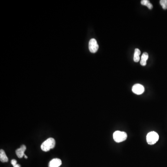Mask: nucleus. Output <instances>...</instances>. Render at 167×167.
<instances>
[{
    "label": "nucleus",
    "mask_w": 167,
    "mask_h": 167,
    "mask_svg": "<svg viewBox=\"0 0 167 167\" xmlns=\"http://www.w3.org/2000/svg\"><path fill=\"white\" fill-rule=\"evenodd\" d=\"M24 157H25V158H26V159H27V156H26V155H24Z\"/></svg>",
    "instance_id": "16"
},
{
    "label": "nucleus",
    "mask_w": 167,
    "mask_h": 167,
    "mask_svg": "<svg viewBox=\"0 0 167 167\" xmlns=\"http://www.w3.org/2000/svg\"><path fill=\"white\" fill-rule=\"evenodd\" d=\"M160 3L164 10H167V0H161Z\"/></svg>",
    "instance_id": "12"
},
{
    "label": "nucleus",
    "mask_w": 167,
    "mask_h": 167,
    "mask_svg": "<svg viewBox=\"0 0 167 167\" xmlns=\"http://www.w3.org/2000/svg\"><path fill=\"white\" fill-rule=\"evenodd\" d=\"M159 139V135L155 131L150 132L146 136V140L148 144L149 145L155 144Z\"/></svg>",
    "instance_id": "2"
},
{
    "label": "nucleus",
    "mask_w": 167,
    "mask_h": 167,
    "mask_svg": "<svg viewBox=\"0 0 167 167\" xmlns=\"http://www.w3.org/2000/svg\"><path fill=\"white\" fill-rule=\"evenodd\" d=\"M21 148L25 151L26 150V146H25V145H21Z\"/></svg>",
    "instance_id": "14"
},
{
    "label": "nucleus",
    "mask_w": 167,
    "mask_h": 167,
    "mask_svg": "<svg viewBox=\"0 0 167 167\" xmlns=\"http://www.w3.org/2000/svg\"><path fill=\"white\" fill-rule=\"evenodd\" d=\"M55 146V141L53 138H49L43 142L41 145V149L45 152H47Z\"/></svg>",
    "instance_id": "1"
},
{
    "label": "nucleus",
    "mask_w": 167,
    "mask_h": 167,
    "mask_svg": "<svg viewBox=\"0 0 167 167\" xmlns=\"http://www.w3.org/2000/svg\"><path fill=\"white\" fill-rule=\"evenodd\" d=\"M0 160L3 162H8V158L7 157L5 151L3 149H1L0 151Z\"/></svg>",
    "instance_id": "8"
},
{
    "label": "nucleus",
    "mask_w": 167,
    "mask_h": 167,
    "mask_svg": "<svg viewBox=\"0 0 167 167\" xmlns=\"http://www.w3.org/2000/svg\"><path fill=\"white\" fill-rule=\"evenodd\" d=\"M24 152H25V151H24L23 150V149H21L20 148L16 149V154L17 156L19 158H21L23 157V156H24V155H25Z\"/></svg>",
    "instance_id": "11"
},
{
    "label": "nucleus",
    "mask_w": 167,
    "mask_h": 167,
    "mask_svg": "<svg viewBox=\"0 0 167 167\" xmlns=\"http://www.w3.org/2000/svg\"><path fill=\"white\" fill-rule=\"evenodd\" d=\"M62 164V161L60 159L55 158L50 162L49 167H59Z\"/></svg>",
    "instance_id": "6"
},
{
    "label": "nucleus",
    "mask_w": 167,
    "mask_h": 167,
    "mask_svg": "<svg viewBox=\"0 0 167 167\" xmlns=\"http://www.w3.org/2000/svg\"><path fill=\"white\" fill-rule=\"evenodd\" d=\"M14 167H21L20 165L17 164L16 165H15V166H14Z\"/></svg>",
    "instance_id": "15"
},
{
    "label": "nucleus",
    "mask_w": 167,
    "mask_h": 167,
    "mask_svg": "<svg viewBox=\"0 0 167 167\" xmlns=\"http://www.w3.org/2000/svg\"><path fill=\"white\" fill-rule=\"evenodd\" d=\"M141 3L142 5L147 6L149 10H151L153 8V5L149 0H142L141 1Z\"/></svg>",
    "instance_id": "10"
},
{
    "label": "nucleus",
    "mask_w": 167,
    "mask_h": 167,
    "mask_svg": "<svg viewBox=\"0 0 167 167\" xmlns=\"http://www.w3.org/2000/svg\"><path fill=\"white\" fill-rule=\"evenodd\" d=\"M132 91L135 94L141 95L144 92V87L141 84H136L132 88Z\"/></svg>",
    "instance_id": "5"
},
{
    "label": "nucleus",
    "mask_w": 167,
    "mask_h": 167,
    "mask_svg": "<svg viewBox=\"0 0 167 167\" xmlns=\"http://www.w3.org/2000/svg\"><path fill=\"white\" fill-rule=\"evenodd\" d=\"M113 137L116 142H120L126 140L127 135L125 132L116 131L113 134Z\"/></svg>",
    "instance_id": "3"
},
{
    "label": "nucleus",
    "mask_w": 167,
    "mask_h": 167,
    "mask_svg": "<svg viewBox=\"0 0 167 167\" xmlns=\"http://www.w3.org/2000/svg\"><path fill=\"white\" fill-rule=\"evenodd\" d=\"M149 58L148 53H144L141 57V59L140 61V64L142 66H145L147 64L146 61L148 60Z\"/></svg>",
    "instance_id": "7"
},
{
    "label": "nucleus",
    "mask_w": 167,
    "mask_h": 167,
    "mask_svg": "<svg viewBox=\"0 0 167 167\" xmlns=\"http://www.w3.org/2000/svg\"><path fill=\"white\" fill-rule=\"evenodd\" d=\"M11 163L12 165H13L14 167L17 164V161L15 160V159H13V160H12V161L11 162Z\"/></svg>",
    "instance_id": "13"
},
{
    "label": "nucleus",
    "mask_w": 167,
    "mask_h": 167,
    "mask_svg": "<svg viewBox=\"0 0 167 167\" xmlns=\"http://www.w3.org/2000/svg\"><path fill=\"white\" fill-rule=\"evenodd\" d=\"M99 47L98 43L95 39H91L89 43V49L90 51L92 53H95L98 51Z\"/></svg>",
    "instance_id": "4"
},
{
    "label": "nucleus",
    "mask_w": 167,
    "mask_h": 167,
    "mask_svg": "<svg viewBox=\"0 0 167 167\" xmlns=\"http://www.w3.org/2000/svg\"><path fill=\"white\" fill-rule=\"evenodd\" d=\"M141 54V51L138 48H136L135 50L134 55V61L135 62H138L140 60V55Z\"/></svg>",
    "instance_id": "9"
}]
</instances>
